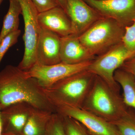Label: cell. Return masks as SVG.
Instances as JSON below:
<instances>
[{
    "mask_svg": "<svg viewBox=\"0 0 135 135\" xmlns=\"http://www.w3.org/2000/svg\"><path fill=\"white\" fill-rule=\"evenodd\" d=\"M26 103L36 109L56 113L55 107L35 78L18 67L8 65L0 71V107Z\"/></svg>",
    "mask_w": 135,
    "mask_h": 135,
    "instance_id": "6da1fadb",
    "label": "cell"
},
{
    "mask_svg": "<svg viewBox=\"0 0 135 135\" xmlns=\"http://www.w3.org/2000/svg\"><path fill=\"white\" fill-rule=\"evenodd\" d=\"M128 108L120 91L114 89L96 75L81 109L112 123L123 116Z\"/></svg>",
    "mask_w": 135,
    "mask_h": 135,
    "instance_id": "7a4b0ae2",
    "label": "cell"
},
{
    "mask_svg": "<svg viewBox=\"0 0 135 135\" xmlns=\"http://www.w3.org/2000/svg\"><path fill=\"white\" fill-rule=\"evenodd\" d=\"M95 76L88 70H84L44 89V92L55 107L65 105L81 108Z\"/></svg>",
    "mask_w": 135,
    "mask_h": 135,
    "instance_id": "3957f363",
    "label": "cell"
},
{
    "mask_svg": "<svg viewBox=\"0 0 135 135\" xmlns=\"http://www.w3.org/2000/svg\"><path fill=\"white\" fill-rule=\"evenodd\" d=\"M125 27L114 20L103 17L79 36L81 42L97 57L122 42Z\"/></svg>",
    "mask_w": 135,
    "mask_h": 135,
    "instance_id": "277c9868",
    "label": "cell"
},
{
    "mask_svg": "<svg viewBox=\"0 0 135 135\" xmlns=\"http://www.w3.org/2000/svg\"><path fill=\"white\" fill-rule=\"evenodd\" d=\"M17 1L22 9L25 30L23 35L24 53L18 67L27 71L36 64V47L40 31L38 18L39 12L32 0Z\"/></svg>",
    "mask_w": 135,
    "mask_h": 135,
    "instance_id": "5b68a950",
    "label": "cell"
},
{
    "mask_svg": "<svg viewBox=\"0 0 135 135\" xmlns=\"http://www.w3.org/2000/svg\"><path fill=\"white\" fill-rule=\"evenodd\" d=\"M135 56V52L129 50L122 42L96 57L87 70L99 76L114 89L120 91V86L114 78V73L123 63Z\"/></svg>",
    "mask_w": 135,
    "mask_h": 135,
    "instance_id": "8992f818",
    "label": "cell"
},
{
    "mask_svg": "<svg viewBox=\"0 0 135 135\" xmlns=\"http://www.w3.org/2000/svg\"><path fill=\"white\" fill-rule=\"evenodd\" d=\"M55 109L56 112L77 121L91 135H120L113 123L81 108L59 105Z\"/></svg>",
    "mask_w": 135,
    "mask_h": 135,
    "instance_id": "52a82bcc",
    "label": "cell"
},
{
    "mask_svg": "<svg viewBox=\"0 0 135 135\" xmlns=\"http://www.w3.org/2000/svg\"><path fill=\"white\" fill-rule=\"evenodd\" d=\"M92 61L75 65L62 62L49 66L35 64L26 72L29 76L36 79L45 89L66 77L87 70Z\"/></svg>",
    "mask_w": 135,
    "mask_h": 135,
    "instance_id": "ba28073f",
    "label": "cell"
},
{
    "mask_svg": "<svg viewBox=\"0 0 135 135\" xmlns=\"http://www.w3.org/2000/svg\"><path fill=\"white\" fill-rule=\"evenodd\" d=\"M103 17L115 20L124 27L135 20V0H84Z\"/></svg>",
    "mask_w": 135,
    "mask_h": 135,
    "instance_id": "9c48e42d",
    "label": "cell"
},
{
    "mask_svg": "<svg viewBox=\"0 0 135 135\" xmlns=\"http://www.w3.org/2000/svg\"><path fill=\"white\" fill-rule=\"evenodd\" d=\"M66 12L71 23L72 34L81 35L103 17L84 0H66Z\"/></svg>",
    "mask_w": 135,
    "mask_h": 135,
    "instance_id": "30bf717a",
    "label": "cell"
},
{
    "mask_svg": "<svg viewBox=\"0 0 135 135\" xmlns=\"http://www.w3.org/2000/svg\"><path fill=\"white\" fill-rule=\"evenodd\" d=\"M60 37L51 31L40 27L36 47V64L49 66L61 62Z\"/></svg>",
    "mask_w": 135,
    "mask_h": 135,
    "instance_id": "8fae6325",
    "label": "cell"
},
{
    "mask_svg": "<svg viewBox=\"0 0 135 135\" xmlns=\"http://www.w3.org/2000/svg\"><path fill=\"white\" fill-rule=\"evenodd\" d=\"M34 108L27 103H18L12 104L2 110L1 116L3 133L21 135L29 116Z\"/></svg>",
    "mask_w": 135,
    "mask_h": 135,
    "instance_id": "7c38bea8",
    "label": "cell"
},
{
    "mask_svg": "<svg viewBox=\"0 0 135 135\" xmlns=\"http://www.w3.org/2000/svg\"><path fill=\"white\" fill-rule=\"evenodd\" d=\"M60 56L61 62L71 65L92 61L96 57L74 34L60 37Z\"/></svg>",
    "mask_w": 135,
    "mask_h": 135,
    "instance_id": "4fadbf2b",
    "label": "cell"
},
{
    "mask_svg": "<svg viewBox=\"0 0 135 135\" xmlns=\"http://www.w3.org/2000/svg\"><path fill=\"white\" fill-rule=\"evenodd\" d=\"M38 18L40 27L51 31L60 37L72 34L70 18L59 6L39 13Z\"/></svg>",
    "mask_w": 135,
    "mask_h": 135,
    "instance_id": "5bb4252c",
    "label": "cell"
},
{
    "mask_svg": "<svg viewBox=\"0 0 135 135\" xmlns=\"http://www.w3.org/2000/svg\"><path fill=\"white\" fill-rule=\"evenodd\" d=\"M53 113L34 108L21 135H44L47 125Z\"/></svg>",
    "mask_w": 135,
    "mask_h": 135,
    "instance_id": "9a60e30c",
    "label": "cell"
},
{
    "mask_svg": "<svg viewBox=\"0 0 135 135\" xmlns=\"http://www.w3.org/2000/svg\"><path fill=\"white\" fill-rule=\"evenodd\" d=\"M115 81L123 90V98L128 107L135 110V79L129 73L119 68L114 74Z\"/></svg>",
    "mask_w": 135,
    "mask_h": 135,
    "instance_id": "2e32d148",
    "label": "cell"
},
{
    "mask_svg": "<svg viewBox=\"0 0 135 135\" xmlns=\"http://www.w3.org/2000/svg\"><path fill=\"white\" fill-rule=\"evenodd\" d=\"M9 1V7L4 17L0 33V43L9 34L19 29V16L22 14L21 7L17 0Z\"/></svg>",
    "mask_w": 135,
    "mask_h": 135,
    "instance_id": "e0dca14e",
    "label": "cell"
},
{
    "mask_svg": "<svg viewBox=\"0 0 135 135\" xmlns=\"http://www.w3.org/2000/svg\"><path fill=\"white\" fill-rule=\"evenodd\" d=\"M120 135H135V110L129 107L123 116L112 123Z\"/></svg>",
    "mask_w": 135,
    "mask_h": 135,
    "instance_id": "ac0fdd59",
    "label": "cell"
},
{
    "mask_svg": "<svg viewBox=\"0 0 135 135\" xmlns=\"http://www.w3.org/2000/svg\"><path fill=\"white\" fill-rule=\"evenodd\" d=\"M44 135H66L62 115L57 112L52 114Z\"/></svg>",
    "mask_w": 135,
    "mask_h": 135,
    "instance_id": "d6986e66",
    "label": "cell"
},
{
    "mask_svg": "<svg viewBox=\"0 0 135 135\" xmlns=\"http://www.w3.org/2000/svg\"><path fill=\"white\" fill-rule=\"evenodd\" d=\"M62 116L66 135H88L84 127L77 121L71 117Z\"/></svg>",
    "mask_w": 135,
    "mask_h": 135,
    "instance_id": "ffe728a7",
    "label": "cell"
},
{
    "mask_svg": "<svg viewBox=\"0 0 135 135\" xmlns=\"http://www.w3.org/2000/svg\"><path fill=\"white\" fill-rule=\"evenodd\" d=\"M21 31L20 29L9 34L0 43V64L7 51L10 48L18 41Z\"/></svg>",
    "mask_w": 135,
    "mask_h": 135,
    "instance_id": "44dd1931",
    "label": "cell"
},
{
    "mask_svg": "<svg viewBox=\"0 0 135 135\" xmlns=\"http://www.w3.org/2000/svg\"><path fill=\"white\" fill-rule=\"evenodd\" d=\"M122 42L126 48L135 52V20L131 25L125 27Z\"/></svg>",
    "mask_w": 135,
    "mask_h": 135,
    "instance_id": "7402d4cb",
    "label": "cell"
},
{
    "mask_svg": "<svg viewBox=\"0 0 135 135\" xmlns=\"http://www.w3.org/2000/svg\"><path fill=\"white\" fill-rule=\"evenodd\" d=\"M39 13L59 6L57 0H32Z\"/></svg>",
    "mask_w": 135,
    "mask_h": 135,
    "instance_id": "603a6c76",
    "label": "cell"
},
{
    "mask_svg": "<svg viewBox=\"0 0 135 135\" xmlns=\"http://www.w3.org/2000/svg\"><path fill=\"white\" fill-rule=\"evenodd\" d=\"M120 68L130 73L135 79V56L125 62Z\"/></svg>",
    "mask_w": 135,
    "mask_h": 135,
    "instance_id": "cb8c5ba5",
    "label": "cell"
},
{
    "mask_svg": "<svg viewBox=\"0 0 135 135\" xmlns=\"http://www.w3.org/2000/svg\"><path fill=\"white\" fill-rule=\"evenodd\" d=\"M59 5L64 9L66 12V7H67V2L66 0H57Z\"/></svg>",
    "mask_w": 135,
    "mask_h": 135,
    "instance_id": "d4e9b609",
    "label": "cell"
},
{
    "mask_svg": "<svg viewBox=\"0 0 135 135\" xmlns=\"http://www.w3.org/2000/svg\"><path fill=\"white\" fill-rule=\"evenodd\" d=\"M1 109L0 107V135H2L3 134V123L1 116Z\"/></svg>",
    "mask_w": 135,
    "mask_h": 135,
    "instance_id": "484cf974",
    "label": "cell"
},
{
    "mask_svg": "<svg viewBox=\"0 0 135 135\" xmlns=\"http://www.w3.org/2000/svg\"><path fill=\"white\" fill-rule=\"evenodd\" d=\"M2 135H21L16 134L12 133H3Z\"/></svg>",
    "mask_w": 135,
    "mask_h": 135,
    "instance_id": "4316f807",
    "label": "cell"
},
{
    "mask_svg": "<svg viewBox=\"0 0 135 135\" xmlns=\"http://www.w3.org/2000/svg\"><path fill=\"white\" fill-rule=\"evenodd\" d=\"M3 1V0H0V5H1V3H2V2Z\"/></svg>",
    "mask_w": 135,
    "mask_h": 135,
    "instance_id": "83f0119b",
    "label": "cell"
},
{
    "mask_svg": "<svg viewBox=\"0 0 135 135\" xmlns=\"http://www.w3.org/2000/svg\"></svg>",
    "mask_w": 135,
    "mask_h": 135,
    "instance_id": "f1b7e54d",
    "label": "cell"
}]
</instances>
